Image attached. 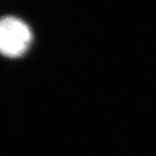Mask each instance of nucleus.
<instances>
[{
	"label": "nucleus",
	"instance_id": "1",
	"mask_svg": "<svg viewBox=\"0 0 156 156\" xmlns=\"http://www.w3.org/2000/svg\"><path fill=\"white\" fill-rule=\"evenodd\" d=\"M32 42V33L23 21L13 16L4 17L0 24V48L7 57L23 55Z\"/></svg>",
	"mask_w": 156,
	"mask_h": 156
}]
</instances>
